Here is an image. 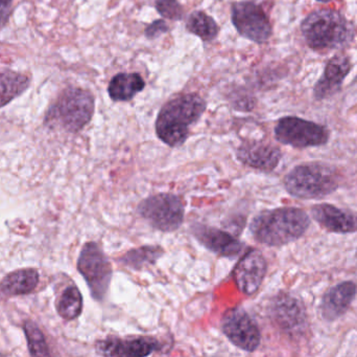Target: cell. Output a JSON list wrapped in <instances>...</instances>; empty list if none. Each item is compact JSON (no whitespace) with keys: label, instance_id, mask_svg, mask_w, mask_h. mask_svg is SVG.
Wrapping results in <instances>:
<instances>
[{"label":"cell","instance_id":"obj_23","mask_svg":"<svg viewBox=\"0 0 357 357\" xmlns=\"http://www.w3.org/2000/svg\"><path fill=\"white\" fill-rule=\"evenodd\" d=\"M59 316L65 321H73L83 312V296L75 285L67 287L56 304Z\"/></svg>","mask_w":357,"mask_h":357},{"label":"cell","instance_id":"obj_30","mask_svg":"<svg viewBox=\"0 0 357 357\" xmlns=\"http://www.w3.org/2000/svg\"><path fill=\"white\" fill-rule=\"evenodd\" d=\"M356 260H357V249H356Z\"/></svg>","mask_w":357,"mask_h":357},{"label":"cell","instance_id":"obj_11","mask_svg":"<svg viewBox=\"0 0 357 357\" xmlns=\"http://www.w3.org/2000/svg\"><path fill=\"white\" fill-rule=\"evenodd\" d=\"M222 329L227 339L239 349L254 352L259 347L261 333L255 321L241 308L228 310L222 318Z\"/></svg>","mask_w":357,"mask_h":357},{"label":"cell","instance_id":"obj_14","mask_svg":"<svg viewBox=\"0 0 357 357\" xmlns=\"http://www.w3.org/2000/svg\"><path fill=\"white\" fill-rule=\"evenodd\" d=\"M352 69L351 60L345 54H337L327 62L323 75L314 87L316 100L331 98L342 89L344 81Z\"/></svg>","mask_w":357,"mask_h":357},{"label":"cell","instance_id":"obj_18","mask_svg":"<svg viewBox=\"0 0 357 357\" xmlns=\"http://www.w3.org/2000/svg\"><path fill=\"white\" fill-rule=\"evenodd\" d=\"M357 286L352 281L339 283L329 289L321 302V314L327 322H335L346 314L356 299Z\"/></svg>","mask_w":357,"mask_h":357},{"label":"cell","instance_id":"obj_17","mask_svg":"<svg viewBox=\"0 0 357 357\" xmlns=\"http://www.w3.org/2000/svg\"><path fill=\"white\" fill-rule=\"evenodd\" d=\"M281 156L278 147L262 142L245 143L237 150V159L241 163L264 172L276 169Z\"/></svg>","mask_w":357,"mask_h":357},{"label":"cell","instance_id":"obj_13","mask_svg":"<svg viewBox=\"0 0 357 357\" xmlns=\"http://www.w3.org/2000/svg\"><path fill=\"white\" fill-rule=\"evenodd\" d=\"M160 345L154 337H135L119 339L107 337L96 344V351L105 356H148L159 350Z\"/></svg>","mask_w":357,"mask_h":357},{"label":"cell","instance_id":"obj_20","mask_svg":"<svg viewBox=\"0 0 357 357\" xmlns=\"http://www.w3.org/2000/svg\"><path fill=\"white\" fill-rule=\"evenodd\" d=\"M146 87V82L138 73H119L111 80L108 92L115 102H126L132 100L138 92Z\"/></svg>","mask_w":357,"mask_h":357},{"label":"cell","instance_id":"obj_16","mask_svg":"<svg viewBox=\"0 0 357 357\" xmlns=\"http://www.w3.org/2000/svg\"><path fill=\"white\" fill-rule=\"evenodd\" d=\"M312 215L321 228L335 234H354L357 232V213L341 209L331 203L312 207Z\"/></svg>","mask_w":357,"mask_h":357},{"label":"cell","instance_id":"obj_8","mask_svg":"<svg viewBox=\"0 0 357 357\" xmlns=\"http://www.w3.org/2000/svg\"><path fill=\"white\" fill-rule=\"evenodd\" d=\"M329 136L331 133L325 126L298 117H282L275 127L276 140L294 148L324 146Z\"/></svg>","mask_w":357,"mask_h":357},{"label":"cell","instance_id":"obj_6","mask_svg":"<svg viewBox=\"0 0 357 357\" xmlns=\"http://www.w3.org/2000/svg\"><path fill=\"white\" fill-rule=\"evenodd\" d=\"M77 270L85 279L92 298L102 301L108 293L112 280V265L100 245L87 242L77 259Z\"/></svg>","mask_w":357,"mask_h":357},{"label":"cell","instance_id":"obj_15","mask_svg":"<svg viewBox=\"0 0 357 357\" xmlns=\"http://www.w3.org/2000/svg\"><path fill=\"white\" fill-rule=\"evenodd\" d=\"M191 232L204 247L220 257L235 258L243 251V243L230 233L199 224H193Z\"/></svg>","mask_w":357,"mask_h":357},{"label":"cell","instance_id":"obj_7","mask_svg":"<svg viewBox=\"0 0 357 357\" xmlns=\"http://www.w3.org/2000/svg\"><path fill=\"white\" fill-rule=\"evenodd\" d=\"M138 212L151 226L160 232H175L184 221V203L172 193L148 197L138 205Z\"/></svg>","mask_w":357,"mask_h":357},{"label":"cell","instance_id":"obj_12","mask_svg":"<svg viewBox=\"0 0 357 357\" xmlns=\"http://www.w3.org/2000/svg\"><path fill=\"white\" fill-rule=\"evenodd\" d=\"M268 263L264 254L258 249L248 251L233 270V280L241 293L253 296L259 291L266 278Z\"/></svg>","mask_w":357,"mask_h":357},{"label":"cell","instance_id":"obj_26","mask_svg":"<svg viewBox=\"0 0 357 357\" xmlns=\"http://www.w3.org/2000/svg\"><path fill=\"white\" fill-rule=\"evenodd\" d=\"M155 6L163 18L181 20L184 16V10L178 0H156Z\"/></svg>","mask_w":357,"mask_h":357},{"label":"cell","instance_id":"obj_24","mask_svg":"<svg viewBox=\"0 0 357 357\" xmlns=\"http://www.w3.org/2000/svg\"><path fill=\"white\" fill-rule=\"evenodd\" d=\"M186 27L188 31L206 42L215 39L218 34V27L215 21L203 10L193 12L188 17Z\"/></svg>","mask_w":357,"mask_h":357},{"label":"cell","instance_id":"obj_10","mask_svg":"<svg viewBox=\"0 0 357 357\" xmlns=\"http://www.w3.org/2000/svg\"><path fill=\"white\" fill-rule=\"evenodd\" d=\"M275 324L291 337H301L308 330L307 312L303 302L289 293H280L271 304Z\"/></svg>","mask_w":357,"mask_h":357},{"label":"cell","instance_id":"obj_25","mask_svg":"<svg viewBox=\"0 0 357 357\" xmlns=\"http://www.w3.org/2000/svg\"><path fill=\"white\" fill-rule=\"evenodd\" d=\"M27 347L31 356H50V348L46 343L45 337L36 323L26 321L23 325Z\"/></svg>","mask_w":357,"mask_h":357},{"label":"cell","instance_id":"obj_19","mask_svg":"<svg viewBox=\"0 0 357 357\" xmlns=\"http://www.w3.org/2000/svg\"><path fill=\"white\" fill-rule=\"evenodd\" d=\"M39 272L35 268L15 270L0 281V293L6 298L29 295L39 284Z\"/></svg>","mask_w":357,"mask_h":357},{"label":"cell","instance_id":"obj_21","mask_svg":"<svg viewBox=\"0 0 357 357\" xmlns=\"http://www.w3.org/2000/svg\"><path fill=\"white\" fill-rule=\"evenodd\" d=\"M31 84V79L24 73L13 71L0 73V108L21 96Z\"/></svg>","mask_w":357,"mask_h":357},{"label":"cell","instance_id":"obj_9","mask_svg":"<svg viewBox=\"0 0 357 357\" xmlns=\"http://www.w3.org/2000/svg\"><path fill=\"white\" fill-rule=\"evenodd\" d=\"M231 19L239 35L256 43H264L273 29L264 8L252 1L235 2L231 8Z\"/></svg>","mask_w":357,"mask_h":357},{"label":"cell","instance_id":"obj_28","mask_svg":"<svg viewBox=\"0 0 357 357\" xmlns=\"http://www.w3.org/2000/svg\"><path fill=\"white\" fill-rule=\"evenodd\" d=\"M13 0H0V31L6 27L10 14Z\"/></svg>","mask_w":357,"mask_h":357},{"label":"cell","instance_id":"obj_3","mask_svg":"<svg viewBox=\"0 0 357 357\" xmlns=\"http://www.w3.org/2000/svg\"><path fill=\"white\" fill-rule=\"evenodd\" d=\"M206 109L197 94H183L161 108L156 121V133L169 147H180L188 138L189 128L197 123Z\"/></svg>","mask_w":357,"mask_h":357},{"label":"cell","instance_id":"obj_29","mask_svg":"<svg viewBox=\"0 0 357 357\" xmlns=\"http://www.w3.org/2000/svg\"><path fill=\"white\" fill-rule=\"evenodd\" d=\"M317 1H320V2H331V1H333V0H317Z\"/></svg>","mask_w":357,"mask_h":357},{"label":"cell","instance_id":"obj_1","mask_svg":"<svg viewBox=\"0 0 357 357\" xmlns=\"http://www.w3.org/2000/svg\"><path fill=\"white\" fill-rule=\"evenodd\" d=\"M310 226L307 213L298 207H284L258 214L250 224L257 242L280 247L301 238Z\"/></svg>","mask_w":357,"mask_h":357},{"label":"cell","instance_id":"obj_27","mask_svg":"<svg viewBox=\"0 0 357 357\" xmlns=\"http://www.w3.org/2000/svg\"><path fill=\"white\" fill-rule=\"evenodd\" d=\"M167 31H169V27H167V22L162 20V19H159V20L151 23V24L146 27V35L149 39H154V38L159 37V36L167 33Z\"/></svg>","mask_w":357,"mask_h":357},{"label":"cell","instance_id":"obj_5","mask_svg":"<svg viewBox=\"0 0 357 357\" xmlns=\"http://www.w3.org/2000/svg\"><path fill=\"white\" fill-rule=\"evenodd\" d=\"M94 98L91 92L77 87H68L48 109L44 123L58 125L67 132L77 133L90 121L94 113Z\"/></svg>","mask_w":357,"mask_h":357},{"label":"cell","instance_id":"obj_4","mask_svg":"<svg viewBox=\"0 0 357 357\" xmlns=\"http://www.w3.org/2000/svg\"><path fill=\"white\" fill-rule=\"evenodd\" d=\"M285 190L300 199H322L339 189L337 170L323 163H306L296 166L287 173Z\"/></svg>","mask_w":357,"mask_h":357},{"label":"cell","instance_id":"obj_2","mask_svg":"<svg viewBox=\"0 0 357 357\" xmlns=\"http://www.w3.org/2000/svg\"><path fill=\"white\" fill-rule=\"evenodd\" d=\"M301 31L308 48L316 52L341 50L354 41V25L339 10L321 8L302 21Z\"/></svg>","mask_w":357,"mask_h":357},{"label":"cell","instance_id":"obj_22","mask_svg":"<svg viewBox=\"0 0 357 357\" xmlns=\"http://www.w3.org/2000/svg\"><path fill=\"white\" fill-rule=\"evenodd\" d=\"M163 253L165 252L162 247L148 245V247L131 249L121 256L119 261L127 268L139 270L146 268V265H154L162 257Z\"/></svg>","mask_w":357,"mask_h":357}]
</instances>
